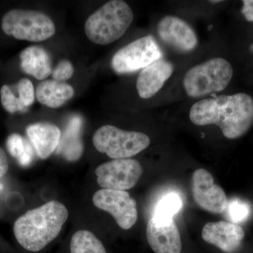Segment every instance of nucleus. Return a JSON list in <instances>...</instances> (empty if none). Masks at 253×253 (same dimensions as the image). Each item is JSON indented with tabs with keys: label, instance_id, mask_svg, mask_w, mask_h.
<instances>
[{
	"label": "nucleus",
	"instance_id": "nucleus-1",
	"mask_svg": "<svg viewBox=\"0 0 253 253\" xmlns=\"http://www.w3.org/2000/svg\"><path fill=\"white\" fill-rule=\"evenodd\" d=\"M189 118L196 126L215 125L227 139H239L253 126V98L237 93L199 100L191 106Z\"/></svg>",
	"mask_w": 253,
	"mask_h": 253
},
{
	"label": "nucleus",
	"instance_id": "nucleus-2",
	"mask_svg": "<svg viewBox=\"0 0 253 253\" xmlns=\"http://www.w3.org/2000/svg\"><path fill=\"white\" fill-rule=\"evenodd\" d=\"M68 217L64 205L59 201H49L28 211L15 221V237L23 249L39 252L59 236Z\"/></svg>",
	"mask_w": 253,
	"mask_h": 253
},
{
	"label": "nucleus",
	"instance_id": "nucleus-3",
	"mask_svg": "<svg viewBox=\"0 0 253 253\" xmlns=\"http://www.w3.org/2000/svg\"><path fill=\"white\" fill-rule=\"evenodd\" d=\"M134 20V13L123 0L108 1L86 20L84 33L99 45H107L124 36Z\"/></svg>",
	"mask_w": 253,
	"mask_h": 253
},
{
	"label": "nucleus",
	"instance_id": "nucleus-4",
	"mask_svg": "<svg viewBox=\"0 0 253 253\" xmlns=\"http://www.w3.org/2000/svg\"><path fill=\"white\" fill-rule=\"evenodd\" d=\"M233 75L234 70L227 60L212 58L190 68L183 78V86L189 97H204L224 90Z\"/></svg>",
	"mask_w": 253,
	"mask_h": 253
},
{
	"label": "nucleus",
	"instance_id": "nucleus-5",
	"mask_svg": "<svg viewBox=\"0 0 253 253\" xmlns=\"http://www.w3.org/2000/svg\"><path fill=\"white\" fill-rule=\"evenodd\" d=\"M93 144L99 152L112 159H125L136 156L151 144L149 136L139 131H126L106 125L93 136Z\"/></svg>",
	"mask_w": 253,
	"mask_h": 253
},
{
	"label": "nucleus",
	"instance_id": "nucleus-6",
	"mask_svg": "<svg viewBox=\"0 0 253 253\" xmlns=\"http://www.w3.org/2000/svg\"><path fill=\"white\" fill-rule=\"evenodd\" d=\"M1 28L7 36L29 42L46 41L56 33L51 18L35 10L16 9L8 11L1 20Z\"/></svg>",
	"mask_w": 253,
	"mask_h": 253
},
{
	"label": "nucleus",
	"instance_id": "nucleus-7",
	"mask_svg": "<svg viewBox=\"0 0 253 253\" xmlns=\"http://www.w3.org/2000/svg\"><path fill=\"white\" fill-rule=\"evenodd\" d=\"M162 57V51L154 37L144 36L118 50L113 55L111 66L118 74H127L142 70Z\"/></svg>",
	"mask_w": 253,
	"mask_h": 253
},
{
	"label": "nucleus",
	"instance_id": "nucleus-8",
	"mask_svg": "<svg viewBox=\"0 0 253 253\" xmlns=\"http://www.w3.org/2000/svg\"><path fill=\"white\" fill-rule=\"evenodd\" d=\"M143 168L136 160L114 159L100 165L95 170L97 182L104 189L126 191L136 185Z\"/></svg>",
	"mask_w": 253,
	"mask_h": 253
},
{
	"label": "nucleus",
	"instance_id": "nucleus-9",
	"mask_svg": "<svg viewBox=\"0 0 253 253\" xmlns=\"http://www.w3.org/2000/svg\"><path fill=\"white\" fill-rule=\"evenodd\" d=\"M96 208L110 213L123 229H131L138 219L136 201L129 193L118 190L101 189L93 196Z\"/></svg>",
	"mask_w": 253,
	"mask_h": 253
},
{
	"label": "nucleus",
	"instance_id": "nucleus-10",
	"mask_svg": "<svg viewBox=\"0 0 253 253\" xmlns=\"http://www.w3.org/2000/svg\"><path fill=\"white\" fill-rule=\"evenodd\" d=\"M157 35L163 44L181 54L192 52L199 46V38L194 28L182 18L173 15L160 20Z\"/></svg>",
	"mask_w": 253,
	"mask_h": 253
},
{
	"label": "nucleus",
	"instance_id": "nucleus-11",
	"mask_svg": "<svg viewBox=\"0 0 253 253\" xmlns=\"http://www.w3.org/2000/svg\"><path fill=\"white\" fill-rule=\"evenodd\" d=\"M191 186L195 202L200 208L213 214L225 212L229 201L222 188L214 184L211 172L202 168L195 170Z\"/></svg>",
	"mask_w": 253,
	"mask_h": 253
},
{
	"label": "nucleus",
	"instance_id": "nucleus-12",
	"mask_svg": "<svg viewBox=\"0 0 253 253\" xmlns=\"http://www.w3.org/2000/svg\"><path fill=\"white\" fill-rule=\"evenodd\" d=\"M146 238L150 247L156 253H181L180 233L174 219L159 221L150 218L146 227Z\"/></svg>",
	"mask_w": 253,
	"mask_h": 253
},
{
	"label": "nucleus",
	"instance_id": "nucleus-13",
	"mask_svg": "<svg viewBox=\"0 0 253 253\" xmlns=\"http://www.w3.org/2000/svg\"><path fill=\"white\" fill-rule=\"evenodd\" d=\"M202 238L224 253H234L242 245L245 231L239 224L229 221L208 222L203 228Z\"/></svg>",
	"mask_w": 253,
	"mask_h": 253
},
{
	"label": "nucleus",
	"instance_id": "nucleus-14",
	"mask_svg": "<svg viewBox=\"0 0 253 253\" xmlns=\"http://www.w3.org/2000/svg\"><path fill=\"white\" fill-rule=\"evenodd\" d=\"M174 71V64L163 58L143 68L136 80V90L139 96L144 99L154 97L172 76Z\"/></svg>",
	"mask_w": 253,
	"mask_h": 253
},
{
	"label": "nucleus",
	"instance_id": "nucleus-15",
	"mask_svg": "<svg viewBox=\"0 0 253 253\" xmlns=\"http://www.w3.org/2000/svg\"><path fill=\"white\" fill-rule=\"evenodd\" d=\"M26 133L38 157L46 159L57 149L61 133L58 126L47 123L31 125Z\"/></svg>",
	"mask_w": 253,
	"mask_h": 253
},
{
	"label": "nucleus",
	"instance_id": "nucleus-16",
	"mask_svg": "<svg viewBox=\"0 0 253 253\" xmlns=\"http://www.w3.org/2000/svg\"><path fill=\"white\" fill-rule=\"evenodd\" d=\"M83 119L78 116L71 118L66 129L61 134L57 153L68 161H76L83 153L81 139Z\"/></svg>",
	"mask_w": 253,
	"mask_h": 253
},
{
	"label": "nucleus",
	"instance_id": "nucleus-17",
	"mask_svg": "<svg viewBox=\"0 0 253 253\" xmlns=\"http://www.w3.org/2000/svg\"><path fill=\"white\" fill-rule=\"evenodd\" d=\"M20 60L23 72L40 81L46 79L52 72L49 54L41 46H31L23 50Z\"/></svg>",
	"mask_w": 253,
	"mask_h": 253
},
{
	"label": "nucleus",
	"instance_id": "nucleus-18",
	"mask_svg": "<svg viewBox=\"0 0 253 253\" xmlns=\"http://www.w3.org/2000/svg\"><path fill=\"white\" fill-rule=\"evenodd\" d=\"M75 91L68 83L49 80L42 82L36 89V96L42 104L57 109L72 99Z\"/></svg>",
	"mask_w": 253,
	"mask_h": 253
},
{
	"label": "nucleus",
	"instance_id": "nucleus-19",
	"mask_svg": "<svg viewBox=\"0 0 253 253\" xmlns=\"http://www.w3.org/2000/svg\"><path fill=\"white\" fill-rule=\"evenodd\" d=\"M71 253H107L104 245L91 231L80 230L72 236Z\"/></svg>",
	"mask_w": 253,
	"mask_h": 253
},
{
	"label": "nucleus",
	"instance_id": "nucleus-20",
	"mask_svg": "<svg viewBox=\"0 0 253 253\" xmlns=\"http://www.w3.org/2000/svg\"><path fill=\"white\" fill-rule=\"evenodd\" d=\"M9 154L17 159L22 167H28L34 159L35 149L25 138L18 134H11L6 140Z\"/></svg>",
	"mask_w": 253,
	"mask_h": 253
},
{
	"label": "nucleus",
	"instance_id": "nucleus-21",
	"mask_svg": "<svg viewBox=\"0 0 253 253\" xmlns=\"http://www.w3.org/2000/svg\"><path fill=\"white\" fill-rule=\"evenodd\" d=\"M182 207V201L179 195L171 193L160 200L155 209L153 217L159 221H169L173 219Z\"/></svg>",
	"mask_w": 253,
	"mask_h": 253
},
{
	"label": "nucleus",
	"instance_id": "nucleus-22",
	"mask_svg": "<svg viewBox=\"0 0 253 253\" xmlns=\"http://www.w3.org/2000/svg\"><path fill=\"white\" fill-rule=\"evenodd\" d=\"M225 212L229 222L239 224L248 220L251 214V208L246 201L233 199L228 201Z\"/></svg>",
	"mask_w": 253,
	"mask_h": 253
},
{
	"label": "nucleus",
	"instance_id": "nucleus-23",
	"mask_svg": "<svg viewBox=\"0 0 253 253\" xmlns=\"http://www.w3.org/2000/svg\"><path fill=\"white\" fill-rule=\"evenodd\" d=\"M0 98L3 107L9 113L24 112L27 109L8 85L1 86Z\"/></svg>",
	"mask_w": 253,
	"mask_h": 253
},
{
	"label": "nucleus",
	"instance_id": "nucleus-24",
	"mask_svg": "<svg viewBox=\"0 0 253 253\" xmlns=\"http://www.w3.org/2000/svg\"><path fill=\"white\" fill-rule=\"evenodd\" d=\"M18 92V99L21 104L28 109L34 102L35 91L32 82L28 78H23L16 84Z\"/></svg>",
	"mask_w": 253,
	"mask_h": 253
},
{
	"label": "nucleus",
	"instance_id": "nucleus-25",
	"mask_svg": "<svg viewBox=\"0 0 253 253\" xmlns=\"http://www.w3.org/2000/svg\"><path fill=\"white\" fill-rule=\"evenodd\" d=\"M51 73L55 81L59 82L68 81L72 77L74 73V68L72 63L68 60H62L58 63L57 66L53 70Z\"/></svg>",
	"mask_w": 253,
	"mask_h": 253
},
{
	"label": "nucleus",
	"instance_id": "nucleus-26",
	"mask_svg": "<svg viewBox=\"0 0 253 253\" xmlns=\"http://www.w3.org/2000/svg\"><path fill=\"white\" fill-rule=\"evenodd\" d=\"M241 12L249 22H253V0H244Z\"/></svg>",
	"mask_w": 253,
	"mask_h": 253
},
{
	"label": "nucleus",
	"instance_id": "nucleus-27",
	"mask_svg": "<svg viewBox=\"0 0 253 253\" xmlns=\"http://www.w3.org/2000/svg\"><path fill=\"white\" fill-rule=\"evenodd\" d=\"M8 169H9V163H8L7 156L5 154L4 150L0 147V178L6 174Z\"/></svg>",
	"mask_w": 253,
	"mask_h": 253
},
{
	"label": "nucleus",
	"instance_id": "nucleus-28",
	"mask_svg": "<svg viewBox=\"0 0 253 253\" xmlns=\"http://www.w3.org/2000/svg\"><path fill=\"white\" fill-rule=\"evenodd\" d=\"M221 1H219V0H218V1H210V2H211V3H213V4H217V3H220Z\"/></svg>",
	"mask_w": 253,
	"mask_h": 253
}]
</instances>
